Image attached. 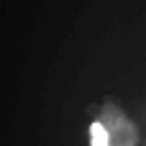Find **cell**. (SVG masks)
I'll list each match as a JSON object with an SVG mask.
<instances>
[]
</instances>
